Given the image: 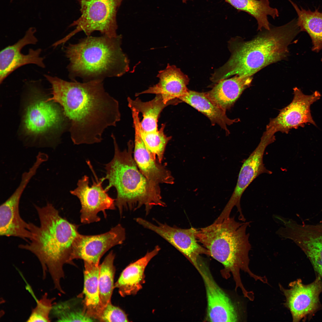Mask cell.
I'll list each match as a JSON object with an SVG mask.
<instances>
[{
  "mask_svg": "<svg viewBox=\"0 0 322 322\" xmlns=\"http://www.w3.org/2000/svg\"><path fill=\"white\" fill-rule=\"evenodd\" d=\"M179 99L205 115L212 124H218L225 131L227 134L229 133L227 126L238 122L239 120L228 118L226 114V111L214 103L206 93L188 90Z\"/></svg>",
  "mask_w": 322,
  "mask_h": 322,
  "instance_id": "22",
  "label": "cell"
},
{
  "mask_svg": "<svg viewBox=\"0 0 322 322\" xmlns=\"http://www.w3.org/2000/svg\"><path fill=\"white\" fill-rule=\"evenodd\" d=\"M165 124H162L159 130L146 132L140 128V135L147 149L151 153L153 157L162 163L166 145L171 139V136H168L164 133Z\"/></svg>",
  "mask_w": 322,
  "mask_h": 322,
  "instance_id": "29",
  "label": "cell"
},
{
  "mask_svg": "<svg viewBox=\"0 0 322 322\" xmlns=\"http://www.w3.org/2000/svg\"><path fill=\"white\" fill-rule=\"evenodd\" d=\"M96 179V181L93 180V184L90 187L89 177L84 175L78 181L77 187L70 191L80 202V219L83 224L98 222L100 220L97 215L99 212H103L106 218V210L116 208L115 199L110 197L102 186L104 180L102 179L98 180Z\"/></svg>",
  "mask_w": 322,
  "mask_h": 322,
  "instance_id": "11",
  "label": "cell"
},
{
  "mask_svg": "<svg viewBox=\"0 0 322 322\" xmlns=\"http://www.w3.org/2000/svg\"><path fill=\"white\" fill-rule=\"evenodd\" d=\"M188 0H182L183 3H186L187 1Z\"/></svg>",
  "mask_w": 322,
  "mask_h": 322,
  "instance_id": "32",
  "label": "cell"
},
{
  "mask_svg": "<svg viewBox=\"0 0 322 322\" xmlns=\"http://www.w3.org/2000/svg\"><path fill=\"white\" fill-rule=\"evenodd\" d=\"M30 181L21 178L20 184L12 195L0 207V235L15 237L26 242L32 237L29 223L23 219L19 212V203L22 194Z\"/></svg>",
  "mask_w": 322,
  "mask_h": 322,
  "instance_id": "17",
  "label": "cell"
},
{
  "mask_svg": "<svg viewBox=\"0 0 322 322\" xmlns=\"http://www.w3.org/2000/svg\"><path fill=\"white\" fill-rule=\"evenodd\" d=\"M274 134L266 130L263 133L258 145L244 161L239 174L237 182L228 202L222 211L225 216H230L234 207H236L240 216L243 215L240 205L242 194L252 182L263 173L271 174L263 163V157L266 147L275 140Z\"/></svg>",
  "mask_w": 322,
  "mask_h": 322,
  "instance_id": "10",
  "label": "cell"
},
{
  "mask_svg": "<svg viewBox=\"0 0 322 322\" xmlns=\"http://www.w3.org/2000/svg\"><path fill=\"white\" fill-rule=\"evenodd\" d=\"M144 228L151 230L161 237L179 251L197 268L199 255H210L208 250L198 243L196 232V229H183L171 226L154 220L153 223L140 217L134 219Z\"/></svg>",
  "mask_w": 322,
  "mask_h": 322,
  "instance_id": "12",
  "label": "cell"
},
{
  "mask_svg": "<svg viewBox=\"0 0 322 322\" xmlns=\"http://www.w3.org/2000/svg\"><path fill=\"white\" fill-rule=\"evenodd\" d=\"M30 89L32 96L26 108L23 119L26 134L38 136L59 129L66 117L63 109L53 102L47 101L38 88L31 86Z\"/></svg>",
  "mask_w": 322,
  "mask_h": 322,
  "instance_id": "8",
  "label": "cell"
},
{
  "mask_svg": "<svg viewBox=\"0 0 322 322\" xmlns=\"http://www.w3.org/2000/svg\"><path fill=\"white\" fill-rule=\"evenodd\" d=\"M39 220L38 226L29 222L32 237L18 247L31 252L41 263L43 277L49 273L54 288L61 293V279L64 276L63 267L72 264L71 258L74 241L79 233V226L72 223L60 214L51 203L40 207L34 205Z\"/></svg>",
  "mask_w": 322,
  "mask_h": 322,
  "instance_id": "2",
  "label": "cell"
},
{
  "mask_svg": "<svg viewBox=\"0 0 322 322\" xmlns=\"http://www.w3.org/2000/svg\"><path fill=\"white\" fill-rule=\"evenodd\" d=\"M289 288L280 284V288L286 298L284 304L290 311L293 322L310 320L318 311L322 310L320 295L322 292V278L316 274L312 283L304 284L300 279L291 282Z\"/></svg>",
  "mask_w": 322,
  "mask_h": 322,
  "instance_id": "9",
  "label": "cell"
},
{
  "mask_svg": "<svg viewBox=\"0 0 322 322\" xmlns=\"http://www.w3.org/2000/svg\"><path fill=\"white\" fill-rule=\"evenodd\" d=\"M301 32L294 19L282 26L265 30L252 39L235 38L230 43L231 56L213 75L216 82L230 76H253L271 64L286 58L288 46Z\"/></svg>",
  "mask_w": 322,
  "mask_h": 322,
  "instance_id": "3",
  "label": "cell"
},
{
  "mask_svg": "<svg viewBox=\"0 0 322 322\" xmlns=\"http://www.w3.org/2000/svg\"><path fill=\"white\" fill-rule=\"evenodd\" d=\"M250 222L237 221L234 217L222 222L196 229V235L198 242L209 251L210 256L221 263L225 270L231 273L236 288L243 292L246 291L240 278V271L247 273L256 280L264 281V277L253 273L249 268V254L251 249L249 234L247 229Z\"/></svg>",
  "mask_w": 322,
  "mask_h": 322,
  "instance_id": "5",
  "label": "cell"
},
{
  "mask_svg": "<svg viewBox=\"0 0 322 322\" xmlns=\"http://www.w3.org/2000/svg\"><path fill=\"white\" fill-rule=\"evenodd\" d=\"M288 0L297 13V23L300 31L309 35L312 41V51L318 52L322 49V12L318 9L312 11L302 7L300 9L291 0ZM321 60L322 61V56Z\"/></svg>",
  "mask_w": 322,
  "mask_h": 322,
  "instance_id": "25",
  "label": "cell"
},
{
  "mask_svg": "<svg viewBox=\"0 0 322 322\" xmlns=\"http://www.w3.org/2000/svg\"><path fill=\"white\" fill-rule=\"evenodd\" d=\"M122 36H87L78 43L69 44L65 50L69 61L71 78L103 80L121 76L129 70V61L121 47Z\"/></svg>",
  "mask_w": 322,
  "mask_h": 322,
  "instance_id": "6",
  "label": "cell"
},
{
  "mask_svg": "<svg viewBox=\"0 0 322 322\" xmlns=\"http://www.w3.org/2000/svg\"><path fill=\"white\" fill-rule=\"evenodd\" d=\"M160 250L158 245L148 252L143 257L129 264L123 271L114 284V288L118 290L122 297L136 294L145 283L144 271L151 260Z\"/></svg>",
  "mask_w": 322,
  "mask_h": 322,
  "instance_id": "20",
  "label": "cell"
},
{
  "mask_svg": "<svg viewBox=\"0 0 322 322\" xmlns=\"http://www.w3.org/2000/svg\"><path fill=\"white\" fill-rule=\"evenodd\" d=\"M84 287L83 301L84 308L91 317L98 321L102 309L99 295V265L84 262Z\"/></svg>",
  "mask_w": 322,
  "mask_h": 322,
  "instance_id": "23",
  "label": "cell"
},
{
  "mask_svg": "<svg viewBox=\"0 0 322 322\" xmlns=\"http://www.w3.org/2000/svg\"><path fill=\"white\" fill-rule=\"evenodd\" d=\"M197 269L205 284L207 301V318L210 322H236V308L228 296L215 281L207 267L198 265Z\"/></svg>",
  "mask_w": 322,
  "mask_h": 322,
  "instance_id": "18",
  "label": "cell"
},
{
  "mask_svg": "<svg viewBox=\"0 0 322 322\" xmlns=\"http://www.w3.org/2000/svg\"><path fill=\"white\" fill-rule=\"evenodd\" d=\"M179 100L175 99L165 104L160 94L156 95L153 99L147 102H143L138 97L134 100L129 97L127 98L129 107L142 114L143 118L140 122L141 127L146 132L158 130V120L161 112L167 106L177 104Z\"/></svg>",
  "mask_w": 322,
  "mask_h": 322,
  "instance_id": "24",
  "label": "cell"
},
{
  "mask_svg": "<svg viewBox=\"0 0 322 322\" xmlns=\"http://www.w3.org/2000/svg\"><path fill=\"white\" fill-rule=\"evenodd\" d=\"M157 77L159 79L157 83L137 93L136 96L147 93L160 94L164 103L167 104L174 100L179 99L188 91V77L175 65L168 64L165 69L159 72Z\"/></svg>",
  "mask_w": 322,
  "mask_h": 322,
  "instance_id": "19",
  "label": "cell"
},
{
  "mask_svg": "<svg viewBox=\"0 0 322 322\" xmlns=\"http://www.w3.org/2000/svg\"><path fill=\"white\" fill-rule=\"evenodd\" d=\"M114 155L112 159L105 165L106 176L109 185L107 191L112 187L117 191L115 204L120 215L124 211H135L144 208L146 215L155 206L165 207L159 185L149 180L139 170L133 156L134 145L130 140L127 148L123 151L119 148L116 138L112 133Z\"/></svg>",
  "mask_w": 322,
  "mask_h": 322,
  "instance_id": "4",
  "label": "cell"
},
{
  "mask_svg": "<svg viewBox=\"0 0 322 322\" xmlns=\"http://www.w3.org/2000/svg\"><path fill=\"white\" fill-rule=\"evenodd\" d=\"M73 300L54 304L50 318L60 322H92L96 321L87 313L84 307L76 310L73 308Z\"/></svg>",
  "mask_w": 322,
  "mask_h": 322,
  "instance_id": "28",
  "label": "cell"
},
{
  "mask_svg": "<svg viewBox=\"0 0 322 322\" xmlns=\"http://www.w3.org/2000/svg\"><path fill=\"white\" fill-rule=\"evenodd\" d=\"M132 113L135 130L133 157L139 170L148 180L155 184H173L174 179L171 172L153 157L142 138L139 113L135 111Z\"/></svg>",
  "mask_w": 322,
  "mask_h": 322,
  "instance_id": "16",
  "label": "cell"
},
{
  "mask_svg": "<svg viewBox=\"0 0 322 322\" xmlns=\"http://www.w3.org/2000/svg\"><path fill=\"white\" fill-rule=\"evenodd\" d=\"M51 86L52 97L47 99L59 104L69 121L75 144L101 142L106 129L120 119L118 101L106 91L103 81L69 82L44 75Z\"/></svg>",
  "mask_w": 322,
  "mask_h": 322,
  "instance_id": "1",
  "label": "cell"
},
{
  "mask_svg": "<svg viewBox=\"0 0 322 322\" xmlns=\"http://www.w3.org/2000/svg\"><path fill=\"white\" fill-rule=\"evenodd\" d=\"M55 298H49L45 293L41 298L36 300L37 304L32 310L27 321L49 322L50 315Z\"/></svg>",
  "mask_w": 322,
  "mask_h": 322,
  "instance_id": "30",
  "label": "cell"
},
{
  "mask_svg": "<svg viewBox=\"0 0 322 322\" xmlns=\"http://www.w3.org/2000/svg\"><path fill=\"white\" fill-rule=\"evenodd\" d=\"M238 11L246 12L254 17L258 24V30L270 28L268 16L273 19L279 16L276 8L270 5V0H224Z\"/></svg>",
  "mask_w": 322,
  "mask_h": 322,
  "instance_id": "26",
  "label": "cell"
},
{
  "mask_svg": "<svg viewBox=\"0 0 322 322\" xmlns=\"http://www.w3.org/2000/svg\"><path fill=\"white\" fill-rule=\"evenodd\" d=\"M80 6L81 16L69 27L75 29L57 41L64 44L71 38L80 31L89 36L95 31H99L109 37L117 36V15L123 0H78Z\"/></svg>",
  "mask_w": 322,
  "mask_h": 322,
  "instance_id": "7",
  "label": "cell"
},
{
  "mask_svg": "<svg viewBox=\"0 0 322 322\" xmlns=\"http://www.w3.org/2000/svg\"><path fill=\"white\" fill-rule=\"evenodd\" d=\"M125 228L118 224L105 233L94 235H78L72 247L71 258L99 265L103 255L109 249L122 244L126 239Z\"/></svg>",
  "mask_w": 322,
  "mask_h": 322,
  "instance_id": "14",
  "label": "cell"
},
{
  "mask_svg": "<svg viewBox=\"0 0 322 322\" xmlns=\"http://www.w3.org/2000/svg\"><path fill=\"white\" fill-rule=\"evenodd\" d=\"M36 29L30 28L24 36L13 44L9 45L2 50L0 53V83L13 71L24 65L33 64L42 68L45 67L44 58L41 57L42 50L40 48L30 49L27 54L21 51L26 46L35 44L38 40L35 36Z\"/></svg>",
  "mask_w": 322,
  "mask_h": 322,
  "instance_id": "15",
  "label": "cell"
},
{
  "mask_svg": "<svg viewBox=\"0 0 322 322\" xmlns=\"http://www.w3.org/2000/svg\"><path fill=\"white\" fill-rule=\"evenodd\" d=\"M253 76L236 75L218 82L206 93L216 105L226 111L231 108L243 91L250 86Z\"/></svg>",
  "mask_w": 322,
  "mask_h": 322,
  "instance_id": "21",
  "label": "cell"
},
{
  "mask_svg": "<svg viewBox=\"0 0 322 322\" xmlns=\"http://www.w3.org/2000/svg\"><path fill=\"white\" fill-rule=\"evenodd\" d=\"M294 97L292 102L281 109L276 117L270 119L266 129L275 133L278 131L287 134L290 129L304 127L310 123L316 126L311 115L310 106L319 100L321 95L317 91L312 94H304L297 87L293 89Z\"/></svg>",
  "mask_w": 322,
  "mask_h": 322,
  "instance_id": "13",
  "label": "cell"
},
{
  "mask_svg": "<svg viewBox=\"0 0 322 322\" xmlns=\"http://www.w3.org/2000/svg\"><path fill=\"white\" fill-rule=\"evenodd\" d=\"M115 256L113 251H111L99 265V295L102 309L111 302L113 290L114 288V280L115 269L114 261Z\"/></svg>",
  "mask_w": 322,
  "mask_h": 322,
  "instance_id": "27",
  "label": "cell"
},
{
  "mask_svg": "<svg viewBox=\"0 0 322 322\" xmlns=\"http://www.w3.org/2000/svg\"><path fill=\"white\" fill-rule=\"evenodd\" d=\"M98 321L111 322H128L125 312L119 307L113 305L111 302L102 309Z\"/></svg>",
  "mask_w": 322,
  "mask_h": 322,
  "instance_id": "31",
  "label": "cell"
}]
</instances>
